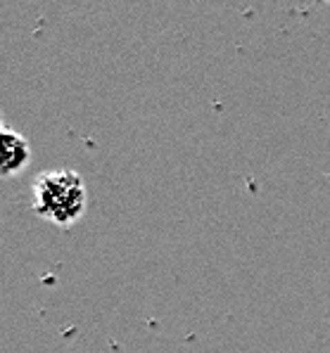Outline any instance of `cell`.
Returning <instances> with one entry per match:
<instances>
[{"instance_id":"2","label":"cell","mask_w":330,"mask_h":353,"mask_svg":"<svg viewBox=\"0 0 330 353\" xmlns=\"http://www.w3.org/2000/svg\"><path fill=\"white\" fill-rule=\"evenodd\" d=\"M29 159L31 148L24 135H19L12 128H5L0 135V176H17L21 168L29 164Z\"/></svg>"},{"instance_id":"3","label":"cell","mask_w":330,"mask_h":353,"mask_svg":"<svg viewBox=\"0 0 330 353\" xmlns=\"http://www.w3.org/2000/svg\"><path fill=\"white\" fill-rule=\"evenodd\" d=\"M3 130H5V126H3V114H0V135H3Z\"/></svg>"},{"instance_id":"1","label":"cell","mask_w":330,"mask_h":353,"mask_svg":"<svg viewBox=\"0 0 330 353\" xmlns=\"http://www.w3.org/2000/svg\"><path fill=\"white\" fill-rule=\"evenodd\" d=\"M34 211L55 225L69 228L77 223L86 209V185L77 171L57 168L36 176L31 190Z\"/></svg>"}]
</instances>
